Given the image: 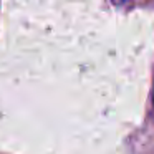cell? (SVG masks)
<instances>
[{"label": "cell", "mask_w": 154, "mask_h": 154, "mask_svg": "<svg viewBox=\"0 0 154 154\" xmlns=\"http://www.w3.org/2000/svg\"><path fill=\"white\" fill-rule=\"evenodd\" d=\"M114 2H116V4H124L126 0H114Z\"/></svg>", "instance_id": "cell-1"}]
</instances>
